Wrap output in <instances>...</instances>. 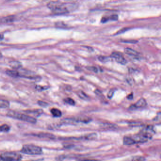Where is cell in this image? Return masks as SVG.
I'll use <instances>...</instances> for the list:
<instances>
[{
    "label": "cell",
    "instance_id": "29",
    "mask_svg": "<svg viewBox=\"0 0 161 161\" xmlns=\"http://www.w3.org/2000/svg\"><path fill=\"white\" fill-rule=\"evenodd\" d=\"M36 89H37L39 90H44V89H47L46 87H45L43 86H37L36 87Z\"/></svg>",
    "mask_w": 161,
    "mask_h": 161
},
{
    "label": "cell",
    "instance_id": "14",
    "mask_svg": "<svg viewBox=\"0 0 161 161\" xmlns=\"http://www.w3.org/2000/svg\"><path fill=\"white\" fill-rule=\"evenodd\" d=\"M9 106V103L7 100L0 99V108H7Z\"/></svg>",
    "mask_w": 161,
    "mask_h": 161
},
{
    "label": "cell",
    "instance_id": "5",
    "mask_svg": "<svg viewBox=\"0 0 161 161\" xmlns=\"http://www.w3.org/2000/svg\"><path fill=\"white\" fill-rule=\"evenodd\" d=\"M64 3L59 2V1H52L49 2L47 4L48 8L51 9L52 11L55 9H59L60 8L64 6Z\"/></svg>",
    "mask_w": 161,
    "mask_h": 161
},
{
    "label": "cell",
    "instance_id": "17",
    "mask_svg": "<svg viewBox=\"0 0 161 161\" xmlns=\"http://www.w3.org/2000/svg\"><path fill=\"white\" fill-rule=\"evenodd\" d=\"M77 95L80 98L85 100H89V97L86 93H84L83 91H80L77 92Z\"/></svg>",
    "mask_w": 161,
    "mask_h": 161
},
{
    "label": "cell",
    "instance_id": "27",
    "mask_svg": "<svg viewBox=\"0 0 161 161\" xmlns=\"http://www.w3.org/2000/svg\"><path fill=\"white\" fill-rule=\"evenodd\" d=\"M138 41L135 40H123V42L127 43H136Z\"/></svg>",
    "mask_w": 161,
    "mask_h": 161
},
{
    "label": "cell",
    "instance_id": "8",
    "mask_svg": "<svg viewBox=\"0 0 161 161\" xmlns=\"http://www.w3.org/2000/svg\"><path fill=\"white\" fill-rule=\"evenodd\" d=\"M26 113L31 114L35 116V117H39L43 113V111L41 109H35L32 110H27L25 111Z\"/></svg>",
    "mask_w": 161,
    "mask_h": 161
},
{
    "label": "cell",
    "instance_id": "2",
    "mask_svg": "<svg viewBox=\"0 0 161 161\" xmlns=\"http://www.w3.org/2000/svg\"><path fill=\"white\" fill-rule=\"evenodd\" d=\"M21 151L23 154L30 155H40L43 153V150L41 147L33 145H23Z\"/></svg>",
    "mask_w": 161,
    "mask_h": 161
},
{
    "label": "cell",
    "instance_id": "13",
    "mask_svg": "<svg viewBox=\"0 0 161 161\" xmlns=\"http://www.w3.org/2000/svg\"><path fill=\"white\" fill-rule=\"evenodd\" d=\"M6 72L7 75H9L12 77H18L20 76V74L16 70H6Z\"/></svg>",
    "mask_w": 161,
    "mask_h": 161
},
{
    "label": "cell",
    "instance_id": "33",
    "mask_svg": "<svg viewBox=\"0 0 161 161\" xmlns=\"http://www.w3.org/2000/svg\"><path fill=\"white\" fill-rule=\"evenodd\" d=\"M42 159H38V160H32V161H42Z\"/></svg>",
    "mask_w": 161,
    "mask_h": 161
},
{
    "label": "cell",
    "instance_id": "1",
    "mask_svg": "<svg viewBox=\"0 0 161 161\" xmlns=\"http://www.w3.org/2000/svg\"><path fill=\"white\" fill-rule=\"evenodd\" d=\"M7 116L11 118L26 121L30 123L35 124L37 121L36 119H35L34 117H32L31 116L25 114H21L18 112L13 111H9L7 114Z\"/></svg>",
    "mask_w": 161,
    "mask_h": 161
},
{
    "label": "cell",
    "instance_id": "10",
    "mask_svg": "<svg viewBox=\"0 0 161 161\" xmlns=\"http://www.w3.org/2000/svg\"><path fill=\"white\" fill-rule=\"evenodd\" d=\"M123 144L125 145H133L135 144L134 140L132 138L131 136H124L123 138Z\"/></svg>",
    "mask_w": 161,
    "mask_h": 161
},
{
    "label": "cell",
    "instance_id": "9",
    "mask_svg": "<svg viewBox=\"0 0 161 161\" xmlns=\"http://www.w3.org/2000/svg\"><path fill=\"white\" fill-rule=\"evenodd\" d=\"M97 138V135L96 133H91L85 135L84 136H81L80 138H78L77 139H82V140H94Z\"/></svg>",
    "mask_w": 161,
    "mask_h": 161
},
{
    "label": "cell",
    "instance_id": "6",
    "mask_svg": "<svg viewBox=\"0 0 161 161\" xmlns=\"http://www.w3.org/2000/svg\"><path fill=\"white\" fill-rule=\"evenodd\" d=\"M147 102L145 99L140 98L139 100L137 101V102L131 105L130 108L131 109H137V108H143L147 105Z\"/></svg>",
    "mask_w": 161,
    "mask_h": 161
},
{
    "label": "cell",
    "instance_id": "22",
    "mask_svg": "<svg viewBox=\"0 0 161 161\" xmlns=\"http://www.w3.org/2000/svg\"><path fill=\"white\" fill-rule=\"evenodd\" d=\"M87 69H88L89 70L93 71L94 72H98V69L96 67H94V66H89L87 67Z\"/></svg>",
    "mask_w": 161,
    "mask_h": 161
},
{
    "label": "cell",
    "instance_id": "19",
    "mask_svg": "<svg viewBox=\"0 0 161 161\" xmlns=\"http://www.w3.org/2000/svg\"><path fill=\"white\" fill-rule=\"evenodd\" d=\"M64 102L68 104H70V105H74L75 104V101L74 100L72 99V98H66L64 100Z\"/></svg>",
    "mask_w": 161,
    "mask_h": 161
},
{
    "label": "cell",
    "instance_id": "18",
    "mask_svg": "<svg viewBox=\"0 0 161 161\" xmlns=\"http://www.w3.org/2000/svg\"><path fill=\"white\" fill-rule=\"evenodd\" d=\"M98 59L100 61H102L103 62H106L107 61H110L111 60V57L101 56L98 57Z\"/></svg>",
    "mask_w": 161,
    "mask_h": 161
},
{
    "label": "cell",
    "instance_id": "24",
    "mask_svg": "<svg viewBox=\"0 0 161 161\" xmlns=\"http://www.w3.org/2000/svg\"><path fill=\"white\" fill-rule=\"evenodd\" d=\"M118 16L116 14L112 15L109 17V19H110L111 21H117V20H118Z\"/></svg>",
    "mask_w": 161,
    "mask_h": 161
},
{
    "label": "cell",
    "instance_id": "28",
    "mask_svg": "<svg viewBox=\"0 0 161 161\" xmlns=\"http://www.w3.org/2000/svg\"><path fill=\"white\" fill-rule=\"evenodd\" d=\"M127 30H128V28H123L122 30H120V31H119L116 33V34H121V33H123V32H125V31H126Z\"/></svg>",
    "mask_w": 161,
    "mask_h": 161
},
{
    "label": "cell",
    "instance_id": "26",
    "mask_svg": "<svg viewBox=\"0 0 161 161\" xmlns=\"http://www.w3.org/2000/svg\"><path fill=\"white\" fill-rule=\"evenodd\" d=\"M109 20V17H103L102 19H101V22L103 23H105L107 22Z\"/></svg>",
    "mask_w": 161,
    "mask_h": 161
},
{
    "label": "cell",
    "instance_id": "16",
    "mask_svg": "<svg viewBox=\"0 0 161 161\" xmlns=\"http://www.w3.org/2000/svg\"><path fill=\"white\" fill-rule=\"evenodd\" d=\"M11 128L9 126L6 124L0 126V132H8L9 131Z\"/></svg>",
    "mask_w": 161,
    "mask_h": 161
},
{
    "label": "cell",
    "instance_id": "12",
    "mask_svg": "<svg viewBox=\"0 0 161 161\" xmlns=\"http://www.w3.org/2000/svg\"><path fill=\"white\" fill-rule=\"evenodd\" d=\"M51 113L55 117H60L62 115L61 111L57 108H52L51 110Z\"/></svg>",
    "mask_w": 161,
    "mask_h": 161
},
{
    "label": "cell",
    "instance_id": "20",
    "mask_svg": "<svg viewBox=\"0 0 161 161\" xmlns=\"http://www.w3.org/2000/svg\"><path fill=\"white\" fill-rule=\"evenodd\" d=\"M56 26L57 27H60V28H67L68 26L66 25L65 24H64V22H58L55 24Z\"/></svg>",
    "mask_w": 161,
    "mask_h": 161
},
{
    "label": "cell",
    "instance_id": "23",
    "mask_svg": "<svg viewBox=\"0 0 161 161\" xmlns=\"http://www.w3.org/2000/svg\"><path fill=\"white\" fill-rule=\"evenodd\" d=\"M38 104L40 106L43 107H46L48 105L47 103H46L45 102H43V101H38Z\"/></svg>",
    "mask_w": 161,
    "mask_h": 161
},
{
    "label": "cell",
    "instance_id": "11",
    "mask_svg": "<svg viewBox=\"0 0 161 161\" xmlns=\"http://www.w3.org/2000/svg\"><path fill=\"white\" fill-rule=\"evenodd\" d=\"M125 52L126 54L130 56H137L138 55V52H137L136 51L130 48H126L125 49Z\"/></svg>",
    "mask_w": 161,
    "mask_h": 161
},
{
    "label": "cell",
    "instance_id": "3",
    "mask_svg": "<svg viewBox=\"0 0 161 161\" xmlns=\"http://www.w3.org/2000/svg\"><path fill=\"white\" fill-rule=\"evenodd\" d=\"M22 159V155L17 152H5L0 154V161H19Z\"/></svg>",
    "mask_w": 161,
    "mask_h": 161
},
{
    "label": "cell",
    "instance_id": "21",
    "mask_svg": "<svg viewBox=\"0 0 161 161\" xmlns=\"http://www.w3.org/2000/svg\"><path fill=\"white\" fill-rule=\"evenodd\" d=\"M115 91V90L114 89H111L109 91L107 94V97L109 98V99H111V98L113 97Z\"/></svg>",
    "mask_w": 161,
    "mask_h": 161
},
{
    "label": "cell",
    "instance_id": "30",
    "mask_svg": "<svg viewBox=\"0 0 161 161\" xmlns=\"http://www.w3.org/2000/svg\"><path fill=\"white\" fill-rule=\"evenodd\" d=\"M127 98L128 99H129V100H131V99H133V94L132 93V94H129V95H128V96L127 97Z\"/></svg>",
    "mask_w": 161,
    "mask_h": 161
},
{
    "label": "cell",
    "instance_id": "25",
    "mask_svg": "<svg viewBox=\"0 0 161 161\" xmlns=\"http://www.w3.org/2000/svg\"><path fill=\"white\" fill-rule=\"evenodd\" d=\"M15 64H14L13 62H12V68H13V69H18V68H19L21 65L19 64V62H15Z\"/></svg>",
    "mask_w": 161,
    "mask_h": 161
},
{
    "label": "cell",
    "instance_id": "15",
    "mask_svg": "<svg viewBox=\"0 0 161 161\" xmlns=\"http://www.w3.org/2000/svg\"><path fill=\"white\" fill-rule=\"evenodd\" d=\"M145 158L142 156H135L130 158L127 161H145Z\"/></svg>",
    "mask_w": 161,
    "mask_h": 161
},
{
    "label": "cell",
    "instance_id": "31",
    "mask_svg": "<svg viewBox=\"0 0 161 161\" xmlns=\"http://www.w3.org/2000/svg\"><path fill=\"white\" fill-rule=\"evenodd\" d=\"M80 161H97L95 160H91V159H85V160H82Z\"/></svg>",
    "mask_w": 161,
    "mask_h": 161
},
{
    "label": "cell",
    "instance_id": "7",
    "mask_svg": "<svg viewBox=\"0 0 161 161\" xmlns=\"http://www.w3.org/2000/svg\"><path fill=\"white\" fill-rule=\"evenodd\" d=\"M34 136L38 137L39 138H47L50 139H54L56 138V137L54 135L49 133H46V132H40L38 134H35Z\"/></svg>",
    "mask_w": 161,
    "mask_h": 161
},
{
    "label": "cell",
    "instance_id": "4",
    "mask_svg": "<svg viewBox=\"0 0 161 161\" xmlns=\"http://www.w3.org/2000/svg\"><path fill=\"white\" fill-rule=\"evenodd\" d=\"M110 57L115 59L116 61L122 65H125V64L127 63L126 60L123 56V55L120 52H113Z\"/></svg>",
    "mask_w": 161,
    "mask_h": 161
},
{
    "label": "cell",
    "instance_id": "32",
    "mask_svg": "<svg viewBox=\"0 0 161 161\" xmlns=\"http://www.w3.org/2000/svg\"><path fill=\"white\" fill-rule=\"evenodd\" d=\"M3 38H4L3 35L2 34H0V41L2 40V39H3Z\"/></svg>",
    "mask_w": 161,
    "mask_h": 161
}]
</instances>
